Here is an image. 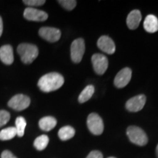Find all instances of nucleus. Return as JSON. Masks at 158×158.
Returning <instances> with one entry per match:
<instances>
[{"label": "nucleus", "instance_id": "1", "mask_svg": "<svg viewBox=\"0 0 158 158\" xmlns=\"http://www.w3.org/2000/svg\"><path fill=\"white\" fill-rule=\"evenodd\" d=\"M64 82V78L62 75L57 73H50L40 78L37 86L43 92H50L62 87Z\"/></svg>", "mask_w": 158, "mask_h": 158}, {"label": "nucleus", "instance_id": "2", "mask_svg": "<svg viewBox=\"0 0 158 158\" xmlns=\"http://www.w3.org/2000/svg\"><path fill=\"white\" fill-rule=\"evenodd\" d=\"M21 61L24 64H31L38 56L39 51L36 45L29 43L20 44L17 48Z\"/></svg>", "mask_w": 158, "mask_h": 158}, {"label": "nucleus", "instance_id": "3", "mask_svg": "<svg viewBox=\"0 0 158 158\" xmlns=\"http://www.w3.org/2000/svg\"><path fill=\"white\" fill-rule=\"evenodd\" d=\"M127 135L130 141L136 145L145 146L148 142L147 134L138 127L130 126L127 130Z\"/></svg>", "mask_w": 158, "mask_h": 158}, {"label": "nucleus", "instance_id": "4", "mask_svg": "<svg viewBox=\"0 0 158 158\" xmlns=\"http://www.w3.org/2000/svg\"><path fill=\"white\" fill-rule=\"evenodd\" d=\"M87 127L89 131L94 135H101L104 130L102 119L98 114L92 113L87 118Z\"/></svg>", "mask_w": 158, "mask_h": 158}, {"label": "nucleus", "instance_id": "5", "mask_svg": "<svg viewBox=\"0 0 158 158\" xmlns=\"http://www.w3.org/2000/svg\"><path fill=\"white\" fill-rule=\"evenodd\" d=\"M85 52L84 40L81 38L75 40L70 46L71 59L75 63H79L81 61Z\"/></svg>", "mask_w": 158, "mask_h": 158}, {"label": "nucleus", "instance_id": "6", "mask_svg": "<svg viewBox=\"0 0 158 158\" xmlns=\"http://www.w3.org/2000/svg\"><path fill=\"white\" fill-rule=\"evenodd\" d=\"M30 105V99L24 94H16L13 96L8 102V106L18 111L27 108Z\"/></svg>", "mask_w": 158, "mask_h": 158}, {"label": "nucleus", "instance_id": "7", "mask_svg": "<svg viewBox=\"0 0 158 158\" xmlns=\"http://www.w3.org/2000/svg\"><path fill=\"white\" fill-rule=\"evenodd\" d=\"M92 62L94 72L98 75L105 73L108 69V61L107 57L103 54H95L92 57Z\"/></svg>", "mask_w": 158, "mask_h": 158}, {"label": "nucleus", "instance_id": "8", "mask_svg": "<svg viewBox=\"0 0 158 158\" xmlns=\"http://www.w3.org/2000/svg\"><path fill=\"white\" fill-rule=\"evenodd\" d=\"M39 35L42 38L50 43H54L60 39L61 31L54 27H42L40 29Z\"/></svg>", "mask_w": 158, "mask_h": 158}, {"label": "nucleus", "instance_id": "9", "mask_svg": "<svg viewBox=\"0 0 158 158\" xmlns=\"http://www.w3.org/2000/svg\"><path fill=\"white\" fill-rule=\"evenodd\" d=\"M26 19L31 21H44L48 18V15L43 10L35 9L34 7H27L23 13Z\"/></svg>", "mask_w": 158, "mask_h": 158}, {"label": "nucleus", "instance_id": "10", "mask_svg": "<svg viewBox=\"0 0 158 158\" xmlns=\"http://www.w3.org/2000/svg\"><path fill=\"white\" fill-rule=\"evenodd\" d=\"M146 100H147V98L143 94L133 97L126 102V108L130 112L139 111L143 108L146 103Z\"/></svg>", "mask_w": 158, "mask_h": 158}, {"label": "nucleus", "instance_id": "11", "mask_svg": "<svg viewBox=\"0 0 158 158\" xmlns=\"http://www.w3.org/2000/svg\"><path fill=\"white\" fill-rule=\"evenodd\" d=\"M132 77V70L125 68L118 73L114 79V85L118 88H123L129 84Z\"/></svg>", "mask_w": 158, "mask_h": 158}, {"label": "nucleus", "instance_id": "12", "mask_svg": "<svg viewBox=\"0 0 158 158\" xmlns=\"http://www.w3.org/2000/svg\"><path fill=\"white\" fill-rule=\"evenodd\" d=\"M98 46L100 50L108 54H113L116 51L114 42L108 36L100 37L98 40Z\"/></svg>", "mask_w": 158, "mask_h": 158}, {"label": "nucleus", "instance_id": "13", "mask_svg": "<svg viewBox=\"0 0 158 158\" xmlns=\"http://www.w3.org/2000/svg\"><path fill=\"white\" fill-rule=\"evenodd\" d=\"M0 59L4 64H11L14 61L13 47L10 45H5L0 48Z\"/></svg>", "mask_w": 158, "mask_h": 158}, {"label": "nucleus", "instance_id": "14", "mask_svg": "<svg viewBox=\"0 0 158 158\" xmlns=\"http://www.w3.org/2000/svg\"><path fill=\"white\" fill-rule=\"evenodd\" d=\"M141 21V13L138 10H134L128 14L127 25L130 29H136Z\"/></svg>", "mask_w": 158, "mask_h": 158}, {"label": "nucleus", "instance_id": "15", "mask_svg": "<svg viewBox=\"0 0 158 158\" xmlns=\"http://www.w3.org/2000/svg\"><path fill=\"white\" fill-rule=\"evenodd\" d=\"M143 27L147 32H156L158 30L157 18L154 15H148L144 20Z\"/></svg>", "mask_w": 158, "mask_h": 158}, {"label": "nucleus", "instance_id": "16", "mask_svg": "<svg viewBox=\"0 0 158 158\" xmlns=\"http://www.w3.org/2000/svg\"><path fill=\"white\" fill-rule=\"evenodd\" d=\"M56 119L53 116H45L39 122V126L43 131H50L56 125Z\"/></svg>", "mask_w": 158, "mask_h": 158}, {"label": "nucleus", "instance_id": "17", "mask_svg": "<svg viewBox=\"0 0 158 158\" xmlns=\"http://www.w3.org/2000/svg\"><path fill=\"white\" fill-rule=\"evenodd\" d=\"M75 133H76V131L73 127H70V126H64L59 130L58 135L59 138L62 141H68L73 137Z\"/></svg>", "mask_w": 158, "mask_h": 158}, {"label": "nucleus", "instance_id": "18", "mask_svg": "<svg viewBox=\"0 0 158 158\" xmlns=\"http://www.w3.org/2000/svg\"><path fill=\"white\" fill-rule=\"evenodd\" d=\"M17 135V130L15 127H10L0 131V140L8 141L13 139Z\"/></svg>", "mask_w": 158, "mask_h": 158}, {"label": "nucleus", "instance_id": "19", "mask_svg": "<svg viewBox=\"0 0 158 158\" xmlns=\"http://www.w3.org/2000/svg\"><path fill=\"white\" fill-rule=\"evenodd\" d=\"M94 92V87L92 85H89L82 91L78 97V102L84 103L92 98Z\"/></svg>", "mask_w": 158, "mask_h": 158}, {"label": "nucleus", "instance_id": "20", "mask_svg": "<svg viewBox=\"0 0 158 158\" xmlns=\"http://www.w3.org/2000/svg\"><path fill=\"white\" fill-rule=\"evenodd\" d=\"M49 142V138L47 135H42L35 140L34 146L37 150L42 151L47 147Z\"/></svg>", "mask_w": 158, "mask_h": 158}, {"label": "nucleus", "instance_id": "21", "mask_svg": "<svg viewBox=\"0 0 158 158\" xmlns=\"http://www.w3.org/2000/svg\"><path fill=\"white\" fill-rule=\"evenodd\" d=\"M27 126V122L23 116H19L15 120V128L17 130V135L22 137L24 135V130Z\"/></svg>", "mask_w": 158, "mask_h": 158}, {"label": "nucleus", "instance_id": "22", "mask_svg": "<svg viewBox=\"0 0 158 158\" xmlns=\"http://www.w3.org/2000/svg\"><path fill=\"white\" fill-rule=\"evenodd\" d=\"M58 2L64 7V9L68 10H72L76 6L77 2L75 0H60Z\"/></svg>", "mask_w": 158, "mask_h": 158}, {"label": "nucleus", "instance_id": "23", "mask_svg": "<svg viewBox=\"0 0 158 158\" xmlns=\"http://www.w3.org/2000/svg\"><path fill=\"white\" fill-rule=\"evenodd\" d=\"M10 118V114L5 110H0V127L5 125Z\"/></svg>", "mask_w": 158, "mask_h": 158}, {"label": "nucleus", "instance_id": "24", "mask_svg": "<svg viewBox=\"0 0 158 158\" xmlns=\"http://www.w3.org/2000/svg\"><path fill=\"white\" fill-rule=\"evenodd\" d=\"M23 2L29 7H38V6L44 5L45 1V0H24L23 1Z\"/></svg>", "mask_w": 158, "mask_h": 158}, {"label": "nucleus", "instance_id": "25", "mask_svg": "<svg viewBox=\"0 0 158 158\" xmlns=\"http://www.w3.org/2000/svg\"><path fill=\"white\" fill-rule=\"evenodd\" d=\"M86 158H102V155L99 151H92L89 154Z\"/></svg>", "mask_w": 158, "mask_h": 158}, {"label": "nucleus", "instance_id": "26", "mask_svg": "<svg viewBox=\"0 0 158 158\" xmlns=\"http://www.w3.org/2000/svg\"><path fill=\"white\" fill-rule=\"evenodd\" d=\"M1 158H17L15 156H14L12 154V152L8 151V150H5L2 153Z\"/></svg>", "mask_w": 158, "mask_h": 158}, {"label": "nucleus", "instance_id": "27", "mask_svg": "<svg viewBox=\"0 0 158 158\" xmlns=\"http://www.w3.org/2000/svg\"><path fill=\"white\" fill-rule=\"evenodd\" d=\"M2 31H3V21H2V17L0 16V37H1L2 35Z\"/></svg>", "mask_w": 158, "mask_h": 158}, {"label": "nucleus", "instance_id": "28", "mask_svg": "<svg viewBox=\"0 0 158 158\" xmlns=\"http://www.w3.org/2000/svg\"><path fill=\"white\" fill-rule=\"evenodd\" d=\"M156 154H157V157L158 158V144L157 146V148H156Z\"/></svg>", "mask_w": 158, "mask_h": 158}, {"label": "nucleus", "instance_id": "29", "mask_svg": "<svg viewBox=\"0 0 158 158\" xmlns=\"http://www.w3.org/2000/svg\"><path fill=\"white\" fill-rule=\"evenodd\" d=\"M108 158H116V157H108Z\"/></svg>", "mask_w": 158, "mask_h": 158}]
</instances>
